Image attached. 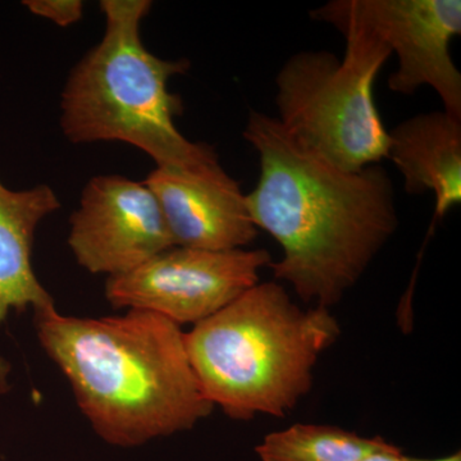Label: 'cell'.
I'll use <instances>...</instances> for the list:
<instances>
[{
    "instance_id": "obj_1",
    "label": "cell",
    "mask_w": 461,
    "mask_h": 461,
    "mask_svg": "<svg viewBox=\"0 0 461 461\" xmlns=\"http://www.w3.org/2000/svg\"><path fill=\"white\" fill-rule=\"evenodd\" d=\"M242 135L259 157V178L247 195L251 220L284 253L268 266L276 280L306 304L338 305L395 235L390 175L379 165L339 168L262 112L250 111Z\"/></svg>"
},
{
    "instance_id": "obj_8",
    "label": "cell",
    "mask_w": 461,
    "mask_h": 461,
    "mask_svg": "<svg viewBox=\"0 0 461 461\" xmlns=\"http://www.w3.org/2000/svg\"><path fill=\"white\" fill-rule=\"evenodd\" d=\"M69 226L67 241L77 263L108 278L175 247L153 191L144 181L118 175L87 182Z\"/></svg>"
},
{
    "instance_id": "obj_9",
    "label": "cell",
    "mask_w": 461,
    "mask_h": 461,
    "mask_svg": "<svg viewBox=\"0 0 461 461\" xmlns=\"http://www.w3.org/2000/svg\"><path fill=\"white\" fill-rule=\"evenodd\" d=\"M144 182L162 208L175 247L233 250L257 239L247 195L220 162L190 171L156 168Z\"/></svg>"
},
{
    "instance_id": "obj_7",
    "label": "cell",
    "mask_w": 461,
    "mask_h": 461,
    "mask_svg": "<svg viewBox=\"0 0 461 461\" xmlns=\"http://www.w3.org/2000/svg\"><path fill=\"white\" fill-rule=\"evenodd\" d=\"M342 14L377 33L395 51L399 68L391 91L411 95L429 86L446 113L461 120V74L450 42L461 33L460 0H332Z\"/></svg>"
},
{
    "instance_id": "obj_3",
    "label": "cell",
    "mask_w": 461,
    "mask_h": 461,
    "mask_svg": "<svg viewBox=\"0 0 461 461\" xmlns=\"http://www.w3.org/2000/svg\"><path fill=\"white\" fill-rule=\"evenodd\" d=\"M341 329L330 309L294 304L277 282L251 287L185 333L203 393L227 417L285 418L313 387L315 364Z\"/></svg>"
},
{
    "instance_id": "obj_13",
    "label": "cell",
    "mask_w": 461,
    "mask_h": 461,
    "mask_svg": "<svg viewBox=\"0 0 461 461\" xmlns=\"http://www.w3.org/2000/svg\"><path fill=\"white\" fill-rule=\"evenodd\" d=\"M23 5L35 16L45 18L59 27L75 25L83 18L81 0H25Z\"/></svg>"
},
{
    "instance_id": "obj_11",
    "label": "cell",
    "mask_w": 461,
    "mask_h": 461,
    "mask_svg": "<svg viewBox=\"0 0 461 461\" xmlns=\"http://www.w3.org/2000/svg\"><path fill=\"white\" fill-rule=\"evenodd\" d=\"M388 159L411 195L433 193L436 223L461 203V120L445 111L420 113L388 131Z\"/></svg>"
},
{
    "instance_id": "obj_12",
    "label": "cell",
    "mask_w": 461,
    "mask_h": 461,
    "mask_svg": "<svg viewBox=\"0 0 461 461\" xmlns=\"http://www.w3.org/2000/svg\"><path fill=\"white\" fill-rule=\"evenodd\" d=\"M387 445L381 437L366 438L335 426L297 423L264 437L256 451L262 461H359Z\"/></svg>"
},
{
    "instance_id": "obj_14",
    "label": "cell",
    "mask_w": 461,
    "mask_h": 461,
    "mask_svg": "<svg viewBox=\"0 0 461 461\" xmlns=\"http://www.w3.org/2000/svg\"><path fill=\"white\" fill-rule=\"evenodd\" d=\"M359 461H411V457L405 456L396 446L388 444L386 447L373 451Z\"/></svg>"
},
{
    "instance_id": "obj_2",
    "label": "cell",
    "mask_w": 461,
    "mask_h": 461,
    "mask_svg": "<svg viewBox=\"0 0 461 461\" xmlns=\"http://www.w3.org/2000/svg\"><path fill=\"white\" fill-rule=\"evenodd\" d=\"M33 314L42 348L108 444L135 447L191 429L213 411L175 321L136 309L77 318L54 305Z\"/></svg>"
},
{
    "instance_id": "obj_4",
    "label": "cell",
    "mask_w": 461,
    "mask_h": 461,
    "mask_svg": "<svg viewBox=\"0 0 461 461\" xmlns=\"http://www.w3.org/2000/svg\"><path fill=\"white\" fill-rule=\"evenodd\" d=\"M150 0H103L104 33L72 68L60 96V129L74 144L120 141L144 151L157 168L190 171L220 162L214 149L185 138L184 112L169 81L190 62L163 59L145 47L141 23Z\"/></svg>"
},
{
    "instance_id": "obj_10",
    "label": "cell",
    "mask_w": 461,
    "mask_h": 461,
    "mask_svg": "<svg viewBox=\"0 0 461 461\" xmlns=\"http://www.w3.org/2000/svg\"><path fill=\"white\" fill-rule=\"evenodd\" d=\"M60 208L56 191L48 185L12 190L0 180V324L11 312L33 313L56 305L36 277L32 245L36 229ZM11 364L0 357V395L9 391Z\"/></svg>"
},
{
    "instance_id": "obj_6",
    "label": "cell",
    "mask_w": 461,
    "mask_h": 461,
    "mask_svg": "<svg viewBox=\"0 0 461 461\" xmlns=\"http://www.w3.org/2000/svg\"><path fill=\"white\" fill-rule=\"evenodd\" d=\"M271 262L266 249L172 247L132 271L109 277L105 297L115 309L151 312L180 327L195 326L259 284L260 269Z\"/></svg>"
},
{
    "instance_id": "obj_15",
    "label": "cell",
    "mask_w": 461,
    "mask_h": 461,
    "mask_svg": "<svg viewBox=\"0 0 461 461\" xmlns=\"http://www.w3.org/2000/svg\"><path fill=\"white\" fill-rule=\"evenodd\" d=\"M411 461H461V454H460V451H457V453L450 455V456L441 457V459H430V460L415 459V457H411Z\"/></svg>"
},
{
    "instance_id": "obj_5",
    "label": "cell",
    "mask_w": 461,
    "mask_h": 461,
    "mask_svg": "<svg viewBox=\"0 0 461 461\" xmlns=\"http://www.w3.org/2000/svg\"><path fill=\"white\" fill-rule=\"evenodd\" d=\"M311 17L342 33L344 59L326 50L288 58L276 76V120L291 138L339 168L378 165L387 158L390 140L375 83L393 53L377 33L332 2L313 9Z\"/></svg>"
}]
</instances>
